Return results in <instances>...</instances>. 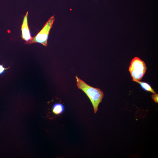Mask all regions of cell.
Returning a JSON list of instances; mask_svg holds the SVG:
<instances>
[{"mask_svg": "<svg viewBox=\"0 0 158 158\" xmlns=\"http://www.w3.org/2000/svg\"><path fill=\"white\" fill-rule=\"evenodd\" d=\"M55 20L54 16L52 17L37 35L33 37L30 41L26 42V44L39 43L47 47L49 35L51 28Z\"/></svg>", "mask_w": 158, "mask_h": 158, "instance_id": "3", "label": "cell"}, {"mask_svg": "<svg viewBox=\"0 0 158 158\" xmlns=\"http://www.w3.org/2000/svg\"><path fill=\"white\" fill-rule=\"evenodd\" d=\"M64 110V105L60 103H57L54 105L53 108V112L55 114H60L63 112Z\"/></svg>", "mask_w": 158, "mask_h": 158, "instance_id": "5", "label": "cell"}, {"mask_svg": "<svg viewBox=\"0 0 158 158\" xmlns=\"http://www.w3.org/2000/svg\"><path fill=\"white\" fill-rule=\"evenodd\" d=\"M28 12H27L25 16L24 17L21 27V37L22 39L25 41L26 42L30 41L33 38L31 36L28 26Z\"/></svg>", "mask_w": 158, "mask_h": 158, "instance_id": "4", "label": "cell"}, {"mask_svg": "<svg viewBox=\"0 0 158 158\" xmlns=\"http://www.w3.org/2000/svg\"><path fill=\"white\" fill-rule=\"evenodd\" d=\"M75 78L78 88L82 90L89 98L93 105L94 113H96L98 105L104 97L103 92L99 89L88 85L77 76H76Z\"/></svg>", "mask_w": 158, "mask_h": 158, "instance_id": "1", "label": "cell"}, {"mask_svg": "<svg viewBox=\"0 0 158 158\" xmlns=\"http://www.w3.org/2000/svg\"><path fill=\"white\" fill-rule=\"evenodd\" d=\"M152 98L154 101L156 103H158V95L156 94H154L152 95Z\"/></svg>", "mask_w": 158, "mask_h": 158, "instance_id": "7", "label": "cell"}, {"mask_svg": "<svg viewBox=\"0 0 158 158\" xmlns=\"http://www.w3.org/2000/svg\"><path fill=\"white\" fill-rule=\"evenodd\" d=\"M147 69L144 61L138 57L134 58L131 62L129 70L133 81L137 82L141 80Z\"/></svg>", "mask_w": 158, "mask_h": 158, "instance_id": "2", "label": "cell"}, {"mask_svg": "<svg viewBox=\"0 0 158 158\" xmlns=\"http://www.w3.org/2000/svg\"><path fill=\"white\" fill-rule=\"evenodd\" d=\"M10 67L5 68L3 67V65H0V74H2L5 70L8 69Z\"/></svg>", "mask_w": 158, "mask_h": 158, "instance_id": "8", "label": "cell"}, {"mask_svg": "<svg viewBox=\"0 0 158 158\" xmlns=\"http://www.w3.org/2000/svg\"><path fill=\"white\" fill-rule=\"evenodd\" d=\"M137 82L139 83L142 88L145 90L151 92L153 94H156L154 90L148 83L140 82V81L138 82Z\"/></svg>", "mask_w": 158, "mask_h": 158, "instance_id": "6", "label": "cell"}]
</instances>
